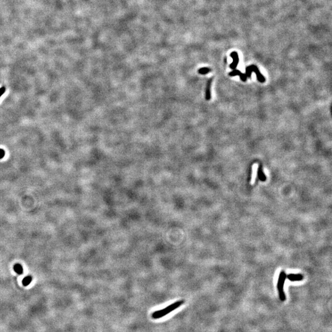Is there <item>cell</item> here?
Masks as SVG:
<instances>
[{"instance_id":"ba28073f","label":"cell","mask_w":332,"mask_h":332,"mask_svg":"<svg viewBox=\"0 0 332 332\" xmlns=\"http://www.w3.org/2000/svg\"><path fill=\"white\" fill-rule=\"evenodd\" d=\"M257 175H258V179H259L260 180L262 181H265L266 180V177L265 175V173H263V170H262V167H261V165H260L258 169V171H257Z\"/></svg>"},{"instance_id":"30bf717a","label":"cell","mask_w":332,"mask_h":332,"mask_svg":"<svg viewBox=\"0 0 332 332\" xmlns=\"http://www.w3.org/2000/svg\"><path fill=\"white\" fill-rule=\"evenodd\" d=\"M211 71H212V69L209 68L203 67V68H200V69H199L198 72L200 75H206V74H207V73L210 72Z\"/></svg>"},{"instance_id":"5b68a950","label":"cell","mask_w":332,"mask_h":332,"mask_svg":"<svg viewBox=\"0 0 332 332\" xmlns=\"http://www.w3.org/2000/svg\"><path fill=\"white\" fill-rule=\"evenodd\" d=\"M229 75L231 76H239L242 81H246L247 78V77L245 73L244 74V73H242L241 71L238 70V69H234V70H233V71L230 72L229 73Z\"/></svg>"},{"instance_id":"8fae6325","label":"cell","mask_w":332,"mask_h":332,"mask_svg":"<svg viewBox=\"0 0 332 332\" xmlns=\"http://www.w3.org/2000/svg\"><path fill=\"white\" fill-rule=\"evenodd\" d=\"M32 280V278L31 276H27L25 277L24 279L22 280V284L24 285V286L26 287L28 286V285L31 283V282Z\"/></svg>"},{"instance_id":"9c48e42d","label":"cell","mask_w":332,"mask_h":332,"mask_svg":"<svg viewBox=\"0 0 332 332\" xmlns=\"http://www.w3.org/2000/svg\"><path fill=\"white\" fill-rule=\"evenodd\" d=\"M14 269L15 272L17 273L18 274H23V272H24V269H23V267L22 266V265L21 264H15L14 266Z\"/></svg>"},{"instance_id":"3957f363","label":"cell","mask_w":332,"mask_h":332,"mask_svg":"<svg viewBox=\"0 0 332 332\" xmlns=\"http://www.w3.org/2000/svg\"><path fill=\"white\" fill-rule=\"evenodd\" d=\"M245 71H246L245 75L247 78H250L251 75H252V73L255 72L257 75V78L258 81L261 83H263L265 82V78L261 75V73H260L259 69H258V68L257 66H255V65H250V66L247 67L246 68Z\"/></svg>"},{"instance_id":"8992f818","label":"cell","mask_w":332,"mask_h":332,"mask_svg":"<svg viewBox=\"0 0 332 332\" xmlns=\"http://www.w3.org/2000/svg\"><path fill=\"white\" fill-rule=\"evenodd\" d=\"M287 278L292 282H296V281H301L303 279V276L301 274H290L287 275Z\"/></svg>"},{"instance_id":"52a82bcc","label":"cell","mask_w":332,"mask_h":332,"mask_svg":"<svg viewBox=\"0 0 332 332\" xmlns=\"http://www.w3.org/2000/svg\"><path fill=\"white\" fill-rule=\"evenodd\" d=\"M212 81V78L208 80L206 90V99L207 100H210L211 99V84Z\"/></svg>"},{"instance_id":"7a4b0ae2","label":"cell","mask_w":332,"mask_h":332,"mask_svg":"<svg viewBox=\"0 0 332 332\" xmlns=\"http://www.w3.org/2000/svg\"><path fill=\"white\" fill-rule=\"evenodd\" d=\"M286 278H287V274H285V272L284 271H281L280 273V274H279V279H278V281H277V288H278V290H279V298H280V300L282 301V302H284L285 299H286V296H285L284 290V284H285Z\"/></svg>"},{"instance_id":"7c38bea8","label":"cell","mask_w":332,"mask_h":332,"mask_svg":"<svg viewBox=\"0 0 332 332\" xmlns=\"http://www.w3.org/2000/svg\"><path fill=\"white\" fill-rule=\"evenodd\" d=\"M5 92H6L5 87H1V88H0V97H1L4 94H5Z\"/></svg>"},{"instance_id":"277c9868","label":"cell","mask_w":332,"mask_h":332,"mask_svg":"<svg viewBox=\"0 0 332 332\" xmlns=\"http://www.w3.org/2000/svg\"><path fill=\"white\" fill-rule=\"evenodd\" d=\"M230 56L233 59V62L231 63L229 67L232 69L233 70H234V69H235L237 67V65H238L239 62V56H238V54L237 52H231Z\"/></svg>"},{"instance_id":"4fadbf2b","label":"cell","mask_w":332,"mask_h":332,"mask_svg":"<svg viewBox=\"0 0 332 332\" xmlns=\"http://www.w3.org/2000/svg\"><path fill=\"white\" fill-rule=\"evenodd\" d=\"M5 156V151L3 149H0V158H2Z\"/></svg>"},{"instance_id":"6da1fadb","label":"cell","mask_w":332,"mask_h":332,"mask_svg":"<svg viewBox=\"0 0 332 332\" xmlns=\"http://www.w3.org/2000/svg\"><path fill=\"white\" fill-rule=\"evenodd\" d=\"M185 303V301L183 300L177 301V302L171 304L167 307H166L164 309H162L161 310H158L155 312H154L151 315V317L153 319H159L161 318H163L167 315L168 314L171 313L172 311L175 310L176 309L179 308Z\"/></svg>"}]
</instances>
